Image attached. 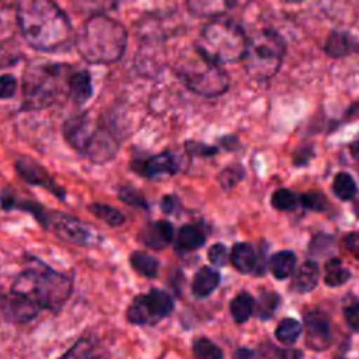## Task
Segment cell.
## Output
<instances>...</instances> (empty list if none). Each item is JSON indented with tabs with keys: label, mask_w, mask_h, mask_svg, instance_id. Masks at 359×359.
<instances>
[{
	"label": "cell",
	"mask_w": 359,
	"mask_h": 359,
	"mask_svg": "<svg viewBox=\"0 0 359 359\" xmlns=\"http://www.w3.org/2000/svg\"><path fill=\"white\" fill-rule=\"evenodd\" d=\"M17 24L25 42L39 52H56L73 39L67 14L49 0H24L15 8Z\"/></svg>",
	"instance_id": "6da1fadb"
},
{
	"label": "cell",
	"mask_w": 359,
	"mask_h": 359,
	"mask_svg": "<svg viewBox=\"0 0 359 359\" xmlns=\"http://www.w3.org/2000/svg\"><path fill=\"white\" fill-rule=\"evenodd\" d=\"M74 41L80 56L86 62L108 65L118 62L123 56L128 32L118 20L95 13L86 20Z\"/></svg>",
	"instance_id": "7a4b0ae2"
},
{
	"label": "cell",
	"mask_w": 359,
	"mask_h": 359,
	"mask_svg": "<svg viewBox=\"0 0 359 359\" xmlns=\"http://www.w3.org/2000/svg\"><path fill=\"white\" fill-rule=\"evenodd\" d=\"M32 262L35 264L34 266L22 271L14 279L11 293L27 299L39 310L57 311L72 294V279L36 258Z\"/></svg>",
	"instance_id": "3957f363"
},
{
	"label": "cell",
	"mask_w": 359,
	"mask_h": 359,
	"mask_svg": "<svg viewBox=\"0 0 359 359\" xmlns=\"http://www.w3.org/2000/svg\"><path fill=\"white\" fill-rule=\"evenodd\" d=\"M65 140L80 156L94 164H104L115 157L119 150V139L107 123H95L90 114L70 115L62 125Z\"/></svg>",
	"instance_id": "277c9868"
},
{
	"label": "cell",
	"mask_w": 359,
	"mask_h": 359,
	"mask_svg": "<svg viewBox=\"0 0 359 359\" xmlns=\"http://www.w3.org/2000/svg\"><path fill=\"white\" fill-rule=\"evenodd\" d=\"M72 66L66 63H34L27 66L22 74V105L24 111L43 109L67 95V80Z\"/></svg>",
	"instance_id": "5b68a950"
},
{
	"label": "cell",
	"mask_w": 359,
	"mask_h": 359,
	"mask_svg": "<svg viewBox=\"0 0 359 359\" xmlns=\"http://www.w3.org/2000/svg\"><path fill=\"white\" fill-rule=\"evenodd\" d=\"M247 48V36L243 28L233 20H215L208 22L196 41V50L208 60L233 63L243 59Z\"/></svg>",
	"instance_id": "8992f818"
},
{
	"label": "cell",
	"mask_w": 359,
	"mask_h": 359,
	"mask_svg": "<svg viewBox=\"0 0 359 359\" xmlns=\"http://www.w3.org/2000/svg\"><path fill=\"white\" fill-rule=\"evenodd\" d=\"M175 73L187 88L203 97H216L229 87L226 72L219 65L203 57L196 49L180 57Z\"/></svg>",
	"instance_id": "52a82bcc"
},
{
	"label": "cell",
	"mask_w": 359,
	"mask_h": 359,
	"mask_svg": "<svg viewBox=\"0 0 359 359\" xmlns=\"http://www.w3.org/2000/svg\"><path fill=\"white\" fill-rule=\"evenodd\" d=\"M285 56V42L279 34L262 29L247 39L243 56L244 67L254 80H268L275 76Z\"/></svg>",
	"instance_id": "ba28073f"
},
{
	"label": "cell",
	"mask_w": 359,
	"mask_h": 359,
	"mask_svg": "<svg viewBox=\"0 0 359 359\" xmlns=\"http://www.w3.org/2000/svg\"><path fill=\"white\" fill-rule=\"evenodd\" d=\"M45 229L50 230L62 241L80 247H95L102 240L101 234L93 226L73 215L59 210H48Z\"/></svg>",
	"instance_id": "9c48e42d"
},
{
	"label": "cell",
	"mask_w": 359,
	"mask_h": 359,
	"mask_svg": "<svg viewBox=\"0 0 359 359\" xmlns=\"http://www.w3.org/2000/svg\"><path fill=\"white\" fill-rule=\"evenodd\" d=\"M174 309L171 296L160 289H151L146 294H139L128 307V321L136 325H151L167 317Z\"/></svg>",
	"instance_id": "30bf717a"
},
{
	"label": "cell",
	"mask_w": 359,
	"mask_h": 359,
	"mask_svg": "<svg viewBox=\"0 0 359 359\" xmlns=\"http://www.w3.org/2000/svg\"><path fill=\"white\" fill-rule=\"evenodd\" d=\"M14 165H15L17 174L29 185L42 187L60 201L66 199L65 188L60 187L55 181V178L49 174V171L42 164H39L36 160L31 158L29 156H21L15 160Z\"/></svg>",
	"instance_id": "8fae6325"
},
{
	"label": "cell",
	"mask_w": 359,
	"mask_h": 359,
	"mask_svg": "<svg viewBox=\"0 0 359 359\" xmlns=\"http://www.w3.org/2000/svg\"><path fill=\"white\" fill-rule=\"evenodd\" d=\"M132 168L144 178L156 180L161 177H168L177 172L178 164L171 153H158L143 160H135Z\"/></svg>",
	"instance_id": "7c38bea8"
},
{
	"label": "cell",
	"mask_w": 359,
	"mask_h": 359,
	"mask_svg": "<svg viewBox=\"0 0 359 359\" xmlns=\"http://www.w3.org/2000/svg\"><path fill=\"white\" fill-rule=\"evenodd\" d=\"M306 344L314 351H323L330 345L331 332L330 323L323 313L310 311L304 317Z\"/></svg>",
	"instance_id": "4fadbf2b"
},
{
	"label": "cell",
	"mask_w": 359,
	"mask_h": 359,
	"mask_svg": "<svg viewBox=\"0 0 359 359\" xmlns=\"http://www.w3.org/2000/svg\"><path fill=\"white\" fill-rule=\"evenodd\" d=\"M0 310L7 320L17 323L29 321L39 313L34 303L11 292L10 294H0Z\"/></svg>",
	"instance_id": "5bb4252c"
},
{
	"label": "cell",
	"mask_w": 359,
	"mask_h": 359,
	"mask_svg": "<svg viewBox=\"0 0 359 359\" xmlns=\"http://www.w3.org/2000/svg\"><path fill=\"white\" fill-rule=\"evenodd\" d=\"M174 237V229L167 220H156L147 223L139 231V241L149 248L161 250L171 243Z\"/></svg>",
	"instance_id": "9a60e30c"
},
{
	"label": "cell",
	"mask_w": 359,
	"mask_h": 359,
	"mask_svg": "<svg viewBox=\"0 0 359 359\" xmlns=\"http://www.w3.org/2000/svg\"><path fill=\"white\" fill-rule=\"evenodd\" d=\"M93 95V80L88 70L72 72L67 80V98L81 107Z\"/></svg>",
	"instance_id": "2e32d148"
},
{
	"label": "cell",
	"mask_w": 359,
	"mask_h": 359,
	"mask_svg": "<svg viewBox=\"0 0 359 359\" xmlns=\"http://www.w3.org/2000/svg\"><path fill=\"white\" fill-rule=\"evenodd\" d=\"M230 261L233 266L241 273H251L255 269H259V258L257 255V251L248 243L234 244L230 254Z\"/></svg>",
	"instance_id": "e0dca14e"
},
{
	"label": "cell",
	"mask_w": 359,
	"mask_h": 359,
	"mask_svg": "<svg viewBox=\"0 0 359 359\" xmlns=\"http://www.w3.org/2000/svg\"><path fill=\"white\" fill-rule=\"evenodd\" d=\"M320 269L314 261H304L293 275L292 289L299 293L311 292L318 282Z\"/></svg>",
	"instance_id": "ac0fdd59"
},
{
	"label": "cell",
	"mask_w": 359,
	"mask_h": 359,
	"mask_svg": "<svg viewBox=\"0 0 359 359\" xmlns=\"http://www.w3.org/2000/svg\"><path fill=\"white\" fill-rule=\"evenodd\" d=\"M220 282V275L216 269L210 266H202L194 276L192 280V293L196 297H206L209 296Z\"/></svg>",
	"instance_id": "d6986e66"
},
{
	"label": "cell",
	"mask_w": 359,
	"mask_h": 359,
	"mask_svg": "<svg viewBox=\"0 0 359 359\" xmlns=\"http://www.w3.org/2000/svg\"><path fill=\"white\" fill-rule=\"evenodd\" d=\"M205 244V234L201 231L199 227L187 224L178 230L175 238V247L182 251H192Z\"/></svg>",
	"instance_id": "ffe728a7"
},
{
	"label": "cell",
	"mask_w": 359,
	"mask_h": 359,
	"mask_svg": "<svg viewBox=\"0 0 359 359\" xmlns=\"http://www.w3.org/2000/svg\"><path fill=\"white\" fill-rule=\"evenodd\" d=\"M296 265V255L292 251L275 252L269 259V269L276 279H285L292 275Z\"/></svg>",
	"instance_id": "44dd1931"
},
{
	"label": "cell",
	"mask_w": 359,
	"mask_h": 359,
	"mask_svg": "<svg viewBox=\"0 0 359 359\" xmlns=\"http://www.w3.org/2000/svg\"><path fill=\"white\" fill-rule=\"evenodd\" d=\"M129 264L137 273L146 278H154L158 271L157 259L144 251H133L129 257Z\"/></svg>",
	"instance_id": "7402d4cb"
},
{
	"label": "cell",
	"mask_w": 359,
	"mask_h": 359,
	"mask_svg": "<svg viewBox=\"0 0 359 359\" xmlns=\"http://www.w3.org/2000/svg\"><path fill=\"white\" fill-rule=\"evenodd\" d=\"M230 313L236 323H245L254 313V299L245 292L238 293L230 302Z\"/></svg>",
	"instance_id": "603a6c76"
},
{
	"label": "cell",
	"mask_w": 359,
	"mask_h": 359,
	"mask_svg": "<svg viewBox=\"0 0 359 359\" xmlns=\"http://www.w3.org/2000/svg\"><path fill=\"white\" fill-rule=\"evenodd\" d=\"M88 210L95 217H98L100 220L105 222L108 226H112V227L121 226L125 222V215L119 209L105 205V203H100V202L90 203Z\"/></svg>",
	"instance_id": "cb8c5ba5"
},
{
	"label": "cell",
	"mask_w": 359,
	"mask_h": 359,
	"mask_svg": "<svg viewBox=\"0 0 359 359\" xmlns=\"http://www.w3.org/2000/svg\"><path fill=\"white\" fill-rule=\"evenodd\" d=\"M280 299L275 292H261L257 302H254V313L261 320L271 318L279 307Z\"/></svg>",
	"instance_id": "d4e9b609"
},
{
	"label": "cell",
	"mask_w": 359,
	"mask_h": 359,
	"mask_svg": "<svg viewBox=\"0 0 359 359\" xmlns=\"http://www.w3.org/2000/svg\"><path fill=\"white\" fill-rule=\"evenodd\" d=\"M349 278H351V272L345 266H342L339 259L332 258L325 264V275H324L325 285L337 287L346 283Z\"/></svg>",
	"instance_id": "484cf974"
},
{
	"label": "cell",
	"mask_w": 359,
	"mask_h": 359,
	"mask_svg": "<svg viewBox=\"0 0 359 359\" xmlns=\"http://www.w3.org/2000/svg\"><path fill=\"white\" fill-rule=\"evenodd\" d=\"M332 191L337 198L342 201H351L356 195V184L348 172H338L332 181Z\"/></svg>",
	"instance_id": "4316f807"
},
{
	"label": "cell",
	"mask_w": 359,
	"mask_h": 359,
	"mask_svg": "<svg viewBox=\"0 0 359 359\" xmlns=\"http://www.w3.org/2000/svg\"><path fill=\"white\" fill-rule=\"evenodd\" d=\"M302 334V324L294 318H283L276 330L275 337L282 344H293Z\"/></svg>",
	"instance_id": "83f0119b"
},
{
	"label": "cell",
	"mask_w": 359,
	"mask_h": 359,
	"mask_svg": "<svg viewBox=\"0 0 359 359\" xmlns=\"http://www.w3.org/2000/svg\"><path fill=\"white\" fill-rule=\"evenodd\" d=\"M195 359H223L222 349L208 338H199L192 346Z\"/></svg>",
	"instance_id": "f1b7e54d"
},
{
	"label": "cell",
	"mask_w": 359,
	"mask_h": 359,
	"mask_svg": "<svg viewBox=\"0 0 359 359\" xmlns=\"http://www.w3.org/2000/svg\"><path fill=\"white\" fill-rule=\"evenodd\" d=\"M21 57L22 55L20 52V48L14 41L8 39L0 42V69L17 65L21 60Z\"/></svg>",
	"instance_id": "f546056e"
},
{
	"label": "cell",
	"mask_w": 359,
	"mask_h": 359,
	"mask_svg": "<svg viewBox=\"0 0 359 359\" xmlns=\"http://www.w3.org/2000/svg\"><path fill=\"white\" fill-rule=\"evenodd\" d=\"M272 206L278 210H293L299 205V196L290 189H278L271 196Z\"/></svg>",
	"instance_id": "4dcf8cb0"
},
{
	"label": "cell",
	"mask_w": 359,
	"mask_h": 359,
	"mask_svg": "<svg viewBox=\"0 0 359 359\" xmlns=\"http://www.w3.org/2000/svg\"><path fill=\"white\" fill-rule=\"evenodd\" d=\"M118 198L123 203L130 205V206H137V208H146L147 206L146 199L142 195V192L137 188L132 187V185H121L118 188Z\"/></svg>",
	"instance_id": "1f68e13d"
},
{
	"label": "cell",
	"mask_w": 359,
	"mask_h": 359,
	"mask_svg": "<svg viewBox=\"0 0 359 359\" xmlns=\"http://www.w3.org/2000/svg\"><path fill=\"white\" fill-rule=\"evenodd\" d=\"M244 177V168L243 165H238V164H233V165H229L226 167L217 177L220 185L224 188V189H229V188H233L241 178Z\"/></svg>",
	"instance_id": "d6a6232c"
},
{
	"label": "cell",
	"mask_w": 359,
	"mask_h": 359,
	"mask_svg": "<svg viewBox=\"0 0 359 359\" xmlns=\"http://www.w3.org/2000/svg\"><path fill=\"white\" fill-rule=\"evenodd\" d=\"M325 50L332 57L344 56L348 52V42H346L345 35L338 34V32H332L328 36V41H327V45H325Z\"/></svg>",
	"instance_id": "836d02e7"
},
{
	"label": "cell",
	"mask_w": 359,
	"mask_h": 359,
	"mask_svg": "<svg viewBox=\"0 0 359 359\" xmlns=\"http://www.w3.org/2000/svg\"><path fill=\"white\" fill-rule=\"evenodd\" d=\"M300 203L307 208V209H311V210H324L327 209V199L323 194L320 192H314V191H310V192H306L303 195H300L299 198Z\"/></svg>",
	"instance_id": "e575fe53"
},
{
	"label": "cell",
	"mask_w": 359,
	"mask_h": 359,
	"mask_svg": "<svg viewBox=\"0 0 359 359\" xmlns=\"http://www.w3.org/2000/svg\"><path fill=\"white\" fill-rule=\"evenodd\" d=\"M208 257L209 261L216 265V266H223L227 264L229 261V254H227V248L224 247V244L222 243H216L213 244L209 251H208Z\"/></svg>",
	"instance_id": "d590c367"
},
{
	"label": "cell",
	"mask_w": 359,
	"mask_h": 359,
	"mask_svg": "<svg viewBox=\"0 0 359 359\" xmlns=\"http://www.w3.org/2000/svg\"><path fill=\"white\" fill-rule=\"evenodd\" d=\"M17 90V79L13 74L0 76V100H8L14 97Z\"/></svg>",
	"instance_id": "8d00e7d4"
},
{
	"label": "cell",
	"mask_w": 359,
	"mask_h": 359,
	"mask_svg": "<svg viewBox=\"0 0 359 359\" xmlns=\"http://www.w3.org/2000/svg\"><path fill=\"white\" fill-rule=\"evenodd\" d=\"M90 349H91V344L88 341L81 339L60 359H87V353Z\"/></svg>",
	"instance_id": "74e56055"
},
{
	"label": "cell",
	"mask_w": 359,
	"mask_h": 359,
	"mask_svg": "<svg viewBox=\"0 0 359 359\" xmlns=\"http://www.w3.org/2000/svg\"><path fill=\"white\" fill-rule=\"evenodd\" d=\"M344 314H345V320H346V324L349 325V328L359 332V303L348 306L345 309Z\"/></svg>",
	"instance_id": "f35d334b"
},
{
	"label": "cell",
	"mask_w": 359,
	"mask_h": 359,
	"mask_svg": "<svg viewBox=\"0 0 359 359\" xmlns=\"http://www.w3.org/2000/svg\"><path fill=\"white\" fill-rule=\"evenodd\" d=\"M345 243H346L348 250L359 259V231L349 233Z\"/></svg>",
	"instance_id": "ab89813d"
},
{
	"label": "cell",
	"mask_w": 359,
	"mask_h": 359,
	"mask_svg": "<svg viewBox=\"0 0 359 359\" xmlns=\"http://www.w3.org/2000/svg\"><path fill=\"white\" fill-rule=\"evenodd\" d=\"M276 359H303V355L297 349H278Z\"/></svg>",
	"instance_id": "60d3db41"
},
{
	"label": "cell",
	"mask_w": 359,
	"mask_h": 359,
	"mask_svg": "<svg viewBox=\"0 0 359 359\" xmlns=\"http://www.w3.org/2000/svg\"><path fill=\"white\" fill-rule=\"evenodd\" d=\"M187 149L189 151H195V153H202L203 156H210L213 153H216V147H212V146H205V144H194V146H189L187 144Z\"/></svg>",
	"instance_id": "b9f144b4"
},
{
	"label": "cell",
	"mask_w": 359,
	"mask_h": 359,
	"mask_svg": "<svg viewBox=\"0 0 359 359\" xmlns=\"http://www.w3.org/2000/svg\"><path fill=\"white\" fill-rule=\"evenodd\" d=\"M161 209L165 213H171L174 209V198L172 196H164L161 201Z\"/></svg>",
	"instance_id": "7bdbcfd3"
},
{
	"label": "cell",
	"mask_w": 359,
	"mask_h": 359,
	"mask_svg": "<svg viewBox=\"0 0 359 359\" xmlns=\"http://www.w3.org/2000/svg\"><path fill=\"white\" fill-rule=\"evenodd\" d=\"M234 359H254V352H251L250 349H238L234 355Z\"/></svg>",
	"instance_id": "ee69618b"
},
{
	"label": "cell",
	"mask_w": 359,
	"mask_h": 359,
	"mask_svg": "<svg viewBox=\"0 0 359 359\" xmlns=\"http://www.w3.org/2000/svg\"><path fill=\"white\" fill-rule=\"evenodd\" d=\"M351 154H352L356 160H359V140H356V142H353V143L351 144Z\"/></svg>",
	"instance_id": "f6af8a7d"
},
{
	"label": "cell",
	"mask_w": 359,
	"mask_h": 359,
	"mask_svg": "<svg viewBox=\"0 0 359 359\" xmlns=\"http://www.w3.org/2000/svg\"><path fill=\"white\" fill-rule=\"evenodd\" d=\"M90 359H105V358H90Z\"/></svg>",
	"instance_id": "bcb514c9"
}]
</instances>
